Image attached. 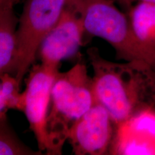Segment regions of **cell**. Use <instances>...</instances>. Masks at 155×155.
I'll return each instance as SVG.
<instances>
[{
    "label": "cell",
    "mask_w": 155,
    "mask_h": 155,
    "mask_svg": "<svg viewBox=\"0 0 155 155\" xmlns=\"http://www.w3.org/2000/svg\"><path fill=\"white\" fill-rule=\"evenodd\" d=\"M58 71L42 63L32 65L25 79L26 86L22 91V112L34 134L39 150L45 154L49 150L47 120L51 90Z\"/></svg>",
    "instance_id": "obj_5"
},
{
    "label": "cell",
    "mask_w": 155,
    "mask_h": 155,
    "mask_svg": "<svg viewBox=\"0 0 155 155\" xmlns=\"http://www.w3.org/2000/svg\"><path fill=\"white\" fill-rule=\"evenodd\" d=\"M86 35L80 17L68 0L60 20L39 48L38 55L41 63L59 69L62 61L78 53Z\"/></svg>",
    "instance_id": "obj_7"
},
{
    "label": "cell",
    "mask_w": 155,
    "mask_h": 155,
    "mask_svg": "<svg viewBox=\"0 0 155 155\" xmlns=\"http://www.w3.org/2000/svg\"><path fill=\"white\" fill-rule=\"evenodd\" d=\"M82 21L86 34L108 42L116 58L146 62L155 70V52L144 47L134 33L127 14L113 0H68Z\"/></svg>",
    "instance_id": "obj_3"
},
{
    "label": "cell",
    "mask_w": 155,
    "mask_h": 155,
    "mask_svg": "<svg viewBox=\"0 0 155 155\" xmlns=\"http://www.w3.org/2000/svg\"><path fill=\"white\" fill-rule=\"evenodd\" d=\"M19 138L8 120L7 111L0 114V155H40Z\"/></svg>",
    "instance_id": "obj_10"
},
{
    "label": "cell",
    "mask_w": 155,
    "mask_h": 155,
    "mask_svg": "<svg viewBox=\"0 0 155 155\" xmlns=\"http://www.w3.org/2000/svg\"><path fill=\"white\" fill-rule=\"evenodd\" d=\"M87 55L94 75L97 103L109 112L117 126L155 106V70L144 61L116 63L103 58L97 48Z\"/></svg>",
    "instance_id": "obj_1"
},
{
    "label": "cell",
    "mask_w": 155,
    "mask_h": 155,
    "mask_svg": "<svg viewBox=\"0 0 155 155\" xmlns=\"http://www.w3.org/2000/svg\"><path fill=\"white\" fill-rule=\"evenodd\" d=\"M116 129L109 112L96 103L73 124L68 140L75 155L109 154Z\"/></svg>",
    "instance_id": "obj_6"
},
{
    "label": "cell",
    "mask_w": 155,
    "mask_h": 155,
    "mask_svg": "<svg viewBox=\"0 0 155 155\" xmlns=\"http://www.w3.org/2000/svg\"><path fill=\"white\" fill-rule=\"evenodd\" d=\"M96 103L93 78L83 60H79L68 71H58L52 87L47 120V154H62L70 128Z\"/></svg>",
    "instance_id": "obj_2"
},
{
    "label": "cell",
    "mask_w": 155,
    "mask_h": 155,
    "mask_svg": "<svg viewBox=\"0 0 155 155\" xmlns=\"http://www.w3.org/2000/svg\"><path fill=\"white\" fill-rule=\"evenodd\" d=\"M68 0H26L18 20V63L15 78L22 85L45 36L63 15Z\"/></svg>",
    "instance_id": "obj_4"
},
{
    "label": "cell",
    "mask_w": 155,
    "mask_h": 155,
    "mask_svg": "<svg viewBox=\"0 0 155 155\" xmlns=\"http://www.w3.org/2000/svg\"><path fill=\"white\" fill-rule=\"evenodd\" d=\"M19 18L14 8L0 13V74L15 77L18 63L17 25Z\"/></svg>",
    "instance_id": "obj_8"
},
{
    "label": "cell",
    "mask_w": 155,
    "mask_h": 155,
    "mask_svg": "<svg viewBox=\"0 0 155 155\" xmlns=\"http://www.w3.org/2000/svg\"><path fill=\"white\" fill-rule=\"evenodd\" d=\"M113 1L115 2L119 3L120 5L123 6V7H126L127 9H128V7H129V6H128V3H127V0H113Z\"/></svg>",
    "instance_id": "obj_14"
},
{
    "label": "cell",
    "mask_w": 155,
    "mask_h": 155,
    "mask_svg": "<svg viewBox=\"0 0 155 155\" xmlns=\"http://www.w3.org/2000/svg\"><path fill=\"white\" fill-rule=\"evenodd\" d=\"M21 87L14 75L0 74V114L9 109L22 111Z\"/></svg>",
    "instance_id": "obj_11"
},
{
    "label": "cell",
    "mask_w": 155,
    "mask_h": 155,
    "mask_svg": "<svg viewBox=\"0 0 155 155\" xmlns=\"http://www.w3.org/2000/svg\"><path fill=\"white\" fill-rule=\"evenodd\" d=\"M150 2V3H154L155 4V0H127L128 3V9L133 5V3L134 2Z\"/></svg>",
    "instance_id": "obj_13"
},
{
    "label": "cell",
    "mask_w": 155,
    "mask_h": 155,
    "mask_svg": "<svg viewBox=\"0 0 155 155\" xmlns=\"http://www.w3.org/2000/svg\"><path fill=\"white\" fill-rule=\"evenodd\" d=\"M21 1L22 0H0V13L6 9L14 8L15 6Z\"/></svg>",
    "instance_id": "obj_12"
},
{
    "label": "cell",
    "mask_w": 155,
    "mask_h": 155,
    "mask_svg": "<svg viewBox=\"0 0 155 155\" xmlns=\"http://www.w3.org/2000/svg\"><path fill=\"white\" fill-rule=\"evenodd\" d=\"M127 16L139 41L155 52V4L137 2L127 9Z\"/></svg>",
    "instance_id": "obj_9"
}]
</instances>
